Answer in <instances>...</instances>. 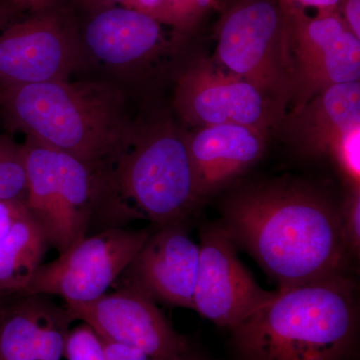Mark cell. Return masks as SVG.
<instances>
[{"mask_svg":"<svg viewBox=\"0 0 360 360\" xmlns=\"http://www.w3.org/2000/svg\"><path fill=\"white\" fill-rule=\"evenodd\" d=\"M225 231L278 290L348 276L350 255L340 205L317 187L292 179L250 184L221 210Z\"/></svg>","mask_w":360,"mask_h":360,"instance_id":"obj_1","label":"cell"},{"mask_svg":"<svg viewBox=\"0 0 360 360\" xmlns=\"http://www.w3.org/2000/svg\"><path fill=\"white\" fill-rule=\"evenodd\" d=\"M0 115L9 129L96 170L124 150L134 130L122 97L96 82L0 85Z\"/></svg>","mask_w":360,"mask_h":360,"instance_id":"obj_2","label":"cell"},{"mask_svg":"<svg viewBox=\"0 0 360 360\" xmlns=\"http://www.w3.org/2000/svg\"><path fill=\"white\" fill-rule=\"evenodd\" d=\"M359 319L356 284L329 277L278 290L274 300L232 328L239 360H342Z\"/></svg>","mask_w":360,"mask_h":360,"instance_id":"obj_3","label":"cell"},{"mask_svg":"<svg viewBox=\"0 0 360 360\" xmlns=\"http://www.w3.org/2000/svg\"><path fill=\"white\" fill-rule=\"evenodd\" d=\"M198 201L186 134L161 122L134 129L124 150L99 170L94 214L108 229L134 220L160 227L184 222Z\"/></svg>","mask_w":360,"mask_h":360,"instance_id":"obj_4","label":"cell"},{"mask_svg":"<svg viewBox=\"0 0 360 360\" xmlns=\"http://www.w3.org/2000/svg\"><path fill=\"white\" fill-rule=\"evenodd\" d=\"M219 66L255 86L281 120L293 101L295 72L279 0H226L217 28Z\"/></svg>","mask_w":360,"mask_h":360,"instance_id":"obj_5","label":"cell"},{"mask_svg":"<svg viewBox=\"0 0 360 360\" xmlns=\"http://www.w3.org/2000/svg\"><path fill=\"white\" fill-rule=\"evenodd\" d=\"M149 229L111 227L85 236L49 264H40L21 295H58L66 303L105 295L148 240Z\"/></svg>","mask_w":360,"mask_h":360,"instance_id":"obj_6","label":"cell"},{"mask_svg":"<svg viewBox=\"0 0 360 360\" xmlns=\"http://www.w3.org/2000/svg\"><path fill=\"white\" fill-rule=\"evenodd\" d=\"M72 15L53 6L0 30V85L68 79L82 53Z\"/></svg>","mask_w":360,"mask_h":360,"instance_id":"obj_7","label":"cell"},{"mask_svg":"<svg viewBox=\"0 0 360 360\" xmlns=\"http://www.w3.org/2000/svg\"><path fill=\"white\" fill-rule=\"evenodd\" d=\"M174 105L189 124L198 127L238 124L269 134L281 125L271 103L243 78L201 58L180 75Z\"/></svg>","mask_w":360,"mask_h":360,"instance_id":"obj_8","label":"cell"},{"mask_svg":"<svg viewBox=\"0 0 360 360\" xmlns=\"http://www.w3.org/2000/svg\"><path fill=\"white\" fill-rule=\"evenodd\" d=\"M221 222L200 232V266L194 291V310L208 321L234 328L274 300L277 291L258 285L236 253Z\"/></svg>","mask_w":360,"mask_h":360,"instance_id":"obj_9","label":"cell"},{"mask_svg":"<svg viewBox=\"0 0 360 360\" xmlns=\"http://www.w3.org/2000/svg\"><path fill=\"white\" fill-rule=\"evenodd\" d=\"M66 309L101 340L136 348L149 360H179L188 352L186 340L155 300L134 286L105 293L92 302L66 303Z\"/></svg>","mask_w":360,"mask_h":360,"instance_id":"obj_10","label":"cell"},{"mask_svg":"<svg viewBox=\"0 0 360 360\" xmlns=\"http://www.w3.org/2000/svg\"><path fill=\"white\" fill-rule=\"evenodd\" d=\"M198 266L200 245L176 222L151 232L124 272L129 285L155 302L194 310Z\"/></svg>","mask_w":360,"mask_h":360,"instance_id":"obj_11","label":"cell"},{"mask_svg":"<svg viewBox=\"0 0 360 360\" xmlns=\"http://www.w3.org/2000/svg\"><path fill=\"white\" fill-rule=\"evenodd\" d=\"M264 131L238 124L198 127L186 134L200 201L229 186L264 155Z\"/></svg>","mask_w":360,"mask_h":360,"instance_id":"obj_12","label":"cell"},{"mask_svg":"<svg viewBox=\"0 0 360 360\" xmlns=\"http://www.w3.org/2000/svg\"><path fill=\"white\" fill-rule=\"evenodd\" d=\"M89 13L84 32H79L82 45L105 65H139L167 46L160 21L136 9L116 6Z\"/></svg>","mask_w":360,"mask_h":360,"instance_id":"obj_13","label":"cell"},{"mask_svg":"<svg viewBox=\"0 0 360 360\" xmlns=\"http://www.w3.org/2000/svg\"><path fill=\"white\" fill-rule=\"evenodd\" d=\"M23 295L0 307V360H63L75 319L40 295Z\"/></svg>","mask_w":360,"mask_h":360,"instance_id":"obj_14","label":"cell"},{"mask_svg":"<svg viewBox=\"0 0 360 360\" xmlns=\"http://www.w3.org/2000/svg\"><path fill=\"white\" fill-rule=\"evenodd\" d=\"M359 123L360 84L355 82L322 90L286 115L281 125L302 155L321 158L338 135Z\"/></svg>","mask_w":360,"mask_h":360,"instance_id":"obj_15","label":"cell"},{"mask_svg":"<svg viewBox=\"0 0 360 360\" xmlns=\"http://www.w3.org/2000/svg\"><path fill=\"white\" fill-rule=\"evenodd\" d=\"M28 191L25 207L47 243L58 248L60 236L58 151L27 139L25 144Z\"/></svg>","mask_w":360,"mask_h":360,"instance_id":"obj_16","label":"cell"},{"mask_svg":"<svg viewBox=\"0 0 360 360\" xmlns=\"http://www.w3.org/2000/svg\"><path fill=\"white\" fill-rule=\"evenodd\" d=\"M46 236L39 224L26 213L0 240V300L22 293L42 264Z\"/></svg>","mask_w":360,"mask_h":360,"instance_id":"obj_17","label":"cell"},{"mask_svg":"<svg viewBox=\"0 0 360 360\" xmlns=\"http://www.w3.org/2000/svg\"><path fill=\"white\" fill-rule=\"evenodd\" d=\"M360 39L348 32L322 56L295 70L293 110L302 108L322 90L359 82Z\"/></svg>","mask_w":360,"mask_h":360,"instance_id":"obj_18","label":"cell"},{"mask_svg":"<svg viewBox=\"0 0 360 360\" xmlns=\"http://www.w3.org/2000/svg\"><path fill=\"white\" fill-rule=\"evenodd\" d=\"M27 191L25 146H18L6 137L0 149V201L25 205Z\"/></svg>","mask_w":360,"mask_h":360,"instance_id":"obj_19","label":"cell"},{"mask_svg":"<svg viewBox=\"0 0 360 360\" xmlns=\"http://www.w3.org/2000/svg\"><path fill=\"white\" fill-rule=\"evenodd\" d=\"M326 158L338 168L347 189L360 191V123L336 137Z\"/></svg>","mask_w":360,"mask_h":360,"instance_id":"obj_20","label":"cell"},{"mask_svg":"<svg viewBox=\"0 0 360 360\" xmlns=\"http://www.w3.org/2000/svg\"><path fill=\"white\" fill-rule=\"evenodd\" d=\"M217 0H167L165 25L172 26L174 39L195 32Z\"/></svg>","mask_w":360,"mask_h":360,"instance_id":"obj_21","label":"cell"},{"mask_svg":"<svg viewBox=\"0 0 360 360\" xmlns=\"http://www.w3.org/2000/svg\"><path fill=\"white\" fill-rule=\"evenodd\" d=\"M66 360H108L103 341L87 324L71 329L66 338Z\"/></svg>","mask_w":360,"mask_h":360,"instance_id":"obj_22","label":"cell"},{"mask_svg":"<svg viewBox=\"0 0 360 360\" xmlns=\"http://www.w3.org/2000/svg\"><path fill=\"white\" fill-rule=\"evenodd\" d=\"M343 234L348 250L354 257L360 251V191L347 189L345 200L340 205Z\"/></svg>","mask_w":360,"mask_h":360,"instance_id":"obj_23","label":"cell"},{"mask_svg":"<svg viewBox=\"0 0 360 360\" xmlns=\"http://www.w3.org/2000/svg\"><path fill=\"white\" fill-rule=\"evenodd\" d=\"M27 212L23 203L0 201V240L6 238L16 221Z\"/></svg>","mask_w":360,"mask_h":360,"instance_id":"obj_24","label":"cell"},{"mask_svg":"<svg viewBox=\"0 0 360 360\" xmlns=\"http://www.w3.org/2000/svg\"><path fill=\"white\" fill-rule=\"evenodd\" d=\"M338 11L350 32L360 39V0H341Z\"/></svg>","mask_w":360,"mask_h":360,"instance_id":"obj_25","label":"cell"},{"mask_svg":"<svg viewBox=\"0 0 360 360\" xmlns=\"http://www.w3.org/2000/svg\"><path fill=\"white\" fill-rule=\"evenodd\" d=\"M101 341H103L108 360H149L143 352L136 348L110 342V341L103 340Z\"/></svg>","mask_w":360,"mask_h":360,"instance_id":"obj_26","label":"cell"},{"mask_svg":"<svg viewBox=\"0 0 360 360\" xmlns=\"http://www.w3.org/2000/svg\"><path fill=\"white\" fill-rule=\"evenodd\" d=\"M165 6L167 0H132L130 8L148 14L165 25Z\"/></svg>","mask_w":360,"mask_h":360,"instance_id":"obj_27","label":"cell"},{"mask_svg":"<svg viewBox=\"0 0 360 360\" xmlns=\"http://www.w3.org/2000/svg\"><path fill=\"white\" fill-rule=\"evenodd\" d=\"M288 6L300 7L305 9L315 8L317 14H324L338 11L341 0H279Z\"/></svg>","mask_w":360,"mask_h":360,"instance_id":"obj_28","label":"cell"},{"mask_svg":"<svg viewBox=\"0 0 360 360\" xmlns=\"http://www.w3.org/2000/svg\"><path fill=\"white\" fill-rule=\"evenodd\" d=\"M18 11H32V13L44 11L56 4V0H4Z\"/></svg>","mask_w":360,"mask_h":360,"instance_id":"obj_29","label":"cell"},{"mask_svg":"<svg viewBox=\"0 0 360 360\" xmlns=\"http://www.w3.org/2000/svg\"><path fill=\"white\" fill-rule=\"evenodd\" d=\"M132 0H79L82 6L86 9L89 13L101 11V9L108 8L116 6L125 7L131 6Z\"/></svg>","mask_w":360,"mask_h":360,"instance_id":"obj_30","label":"cell"},{"mask_svg":"<svg viewBox=\"0 0 360 360\" xmlns=\"http://www.w3.org/2000/svg\"><path fill=\"white\" fill-rule=\"evenodd\" d=\"M20 13V11L8 2L0 0V30L15 20L16 16Z\"/></svg>","mask_w":360,"mask_h":360,"instance_id":"obj_31","label":"cell"},{"mask_svg":"<svg viewBox=\"0 0 360 360\" xmlns=\"http://www.w3.org/2000/svg\"><path fill=\"white\" fill-rule=\"evenodd\" d=\"M179 360H200L198 359H196V357L191 356V355L188 354V352L186 355H184L182 359H180Z\"/></svg>","mask_w":360,"mask_h":360,"instance_id":"obj_32","label":"cell"},{"mask_svg":"<svg viewBox=\"0 0 360 360\" xmlns=\"http://www.w3.org/2000/svg\"><path fill=\"white\" fill-rule=\"evenodd\" d=\"M4 139H6V136H0V149L2 148V144H4Z\"/></svg>","mask_w":360,"mask_h":360,"instance_id":"obj_33","label":"cell"},{"mask_svg":"<svg viewBox=\"0 0 360 360\" xmlns=\"http://www.w3.org/2000/svg\"><path fill=\"white\" fill-rule=\"evenodd\" d=\"M1 304H2V302H1V300H0V307H1Z\"/></svg>","mask_w":360,"mask_h":360,"instance_id":"obj_34","label":"cell"}]
</instances>
